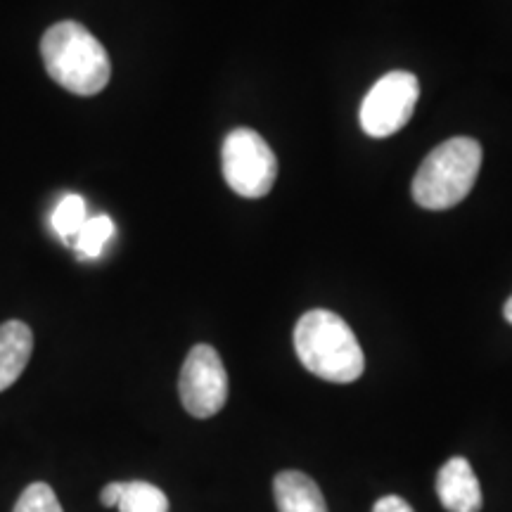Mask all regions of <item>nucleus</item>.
I'll list each match as a JSON object with an SVG mask.
<instances>
[{
	"instance_id": "1a4fd4ad",
	"label": "nucleus",
	"mask_w": 512,
	"mask_h": 512,
	"mask_svg": "<svg viewBox=\"0 0 512 512\" xmlns=\"http://www.w3.org/2000/svg\"><path fill=\"white\" fill-rule=\"evenodd\" d=\"M273 496L278 512H328L323 491L299 470L280 472L273 482Z\"/></svg>"
},
{
	"instance_id": "4468645a",
	"label": "nucleus",
	"mask_w": 512,
	"mask_h": 512,
	"mask_svg": "<svg viewBox=\"0 0 512 512\" xmlns=\"http://www.w3.org/2000/svg\"><path fill=\"white\" fill-rule=\"evenodd\" d=\"M373 512H415L413 505L403 501L401 496H382L380 501L373 505Z\"/></svg>"
},
{
	"instance_id": "423d86ee",
	"label": "nucleus",
	"mask_w": 512,
	"mask_h": 512,
	"mask_svg": "<svg viewBox=\"0 0 512 512\" xmlns=\"http://www.w3.org/2000/svg\"><path fill=\"white\" fill-rule=\"evenodd\" d=\"M178 392L192 418H214L228 401V373L219 351L209 344L192 347L181 368Z\"/></svg>"
},
{
	"instance_id": "9d476101",
	"label": "nucleus",
	"mask_w": 512,
	"mask_h": 512,
	"mask_svg": "<svg viewBox=\"0 0 512 512\" xmlns=\"http://www.w3.org/2000/svg\"><path fill=\"white\" fill-rule=\"evenodd\" d=\"M119 512H169V498L150 482H124Z\"/></svg>"
},
{
	"instance_id": "6e6552de",
	"label": "nucleus",
	"mask_w": 512,
	"mask_h": 512,
	"mask_svg": "<svg viewBox=\"0 0 512 512\" xmlns=\"http://www.w3.org/2000/svg\"><path fill=\"white\" fill-rule=\"evenodd\" d=\"M34 351V332L22 320L0 325V392L12 387L27 368Z\"/></svg>"
},
{
	"instance_id": "2eb2a0df",
	"label": "nucleus",
	"mask_w": 512,
	"mask_h": 512,
	"mask_svg": "<svg viewBox=\"0 0 512 512\" xmlns=\"http://www.w3.org/2000/svg\"><path fill=\"white\" fill-rule=\"evenodd\" d=\"M121 491H124V482L107 484L105 489L100 491V503L105 505V508H117L119 498H121Z\"/></svg>"
},
{
	"instance_id": "0eeeda50",
	"label": "nucleus",
	"mask_w": 512,
	"mask_h": 512,
	"mask_svg": "<svg viewBox=\"0 0 512 512\" xmlns=\"http://www.w3.org/2000/svg\"><path fill=\"white\" fill-rule=\"evenodd\" d=\"M437 494L448 512L482 510V486L467 458H451L437 475Z\"/></svg>"
},
{
	"instance_id": "f03ea898",
	"label": "nucleus",
	"mask_w": 512,
	"mask_h": 512,
	"mask_svg": "<svg viewBox=\"0 0 512 512\" xmlns=\"http://www.w3.org/2000/svg\"><path fill=\"white\" fill-rule=\"evenodd\" d=\"M41 57L50 79L74 95H98L110 83V55L79 22L53 24L41 38Z\"/></svg>"
},
{
	"instance_id": "7ed1b4c3",
	"label": "nucleus",
	"mask_w": 512,
	"mask_h": 512,
	"mask_svg": "<svg viewBox=\"0 0 512 512\" xmlns=\"http://www.w3.org/2000/svg\"><path fill=\"white\" fill-rule=\"evenodd\" d=\"M479 169L482 145L472 138H451L434 147L413 178V200L425 209H451L470 195Z\"/></svg>"
},
{
	"instance_id": "9b49d317",
	"label": "nucleus",
	"mask_w": 512,
	"mask_h": 512,
	"mask_svg": "<svg viewBox=\"0 0 512 512\" xmlns=\"http://www.w3.org/2000/svg\"><path fill=\"white\" fill-rule=\"evenodd\" d=\"M112 235L114 223L110 216H95V219H86L79 233H76L74 247L86 259H98L107 242L112 240Z\"/></svg>"
},
{
	"instance_id": "dca6fc26",
	"label": "nucleus",
	"mask_w": 512,
	"mask_h": 512,
	"mask_svg": "<svg viewBox=\"0 0 512 512\" xmlns=\"http://www.w3.org/2000/svg\"><path fill=\"white\" fill-rule=\"evenodd\" d=\"M503 313H505V320H508V323H512V297L508 299V302H505Z\"/></svg>"
},
{
	"instance_id": "20e7f679",
	"label": "nucleus",
	"mask_w": 512,
	"mask_h": 512,
	"mask_svg": "<svg viewBox=\"0 0 512 512\" xmlns=\"http://www.w3.org/2000/svg\"><path fill=\"white\" fill-rule=\"evenodd\" d=\"M223 176L228 188L247 200H259L271 192L278 176V159L271 145L252 128H235L223 140Z\"/></svg>"
},
{
	"instance_id": "f257e3e1",
	"label": "nucleus",
	"mask_w": 512,
	"mask_h": 512,
	"mask_svg": "<svg viewBox=\"0 0 512 512\" xmlns=\"http://www.w3.org/2000/svg\"><path fill=\"white\" fill-rule=\"evenodd\" d=\"M294 349L302 366L320 380L335 384L356 382L366 368L361 344L347 320L316 309L304 313L294 328Z\"/></svg>"
},
{
	"instance_id": "ddd939ff",
	"label": "nucleus",
	"mask_w": 512,
	"mask_h": 512,
	"mask_svg": "<svg viewBox=\"0 0 512 512\" xmlns=\"http://www.w3.org/2000/svg\"><path fill=\"white\" fill-rule=\"evenodd\" d=\"M12 512H62V505L48 484L36 482L22 491Z\"/></svg>"
},
{
	"instance_id": "f8f14e48",
	"label": "nucleus",
	"mask_w": 512,
	"mask_h": 512,
	"mask_svg": "<svg viewBox=\"0 0 512 512\" xmlns=\"http://www.w3.org/2000/svg\"><path fill=\"white\" fill-rule=\"evenodd\" d=\"M86 219V202H83L79 195H67L62 197V202L57 204L53 211V228L62 235V238L74 242L76 233H79Z\"/></svg>"
},
{
	"instance_id": "39448f33",
	"label": "nucleus",
	"mask_w": 512,
	"mask_h": 512,
	"mask_svg": "<svg viewBox=\"0 0 512 512\" xmlns=\"http://www.w3.org/2000/svg\"><path fill=\"white\" fill-rule=\"evenodd\" d=\"M420 98V81L411 72H389L370 88L361 105V126L370 138L394 136L408 124Z\"/></svg>"
}]
</instances>
